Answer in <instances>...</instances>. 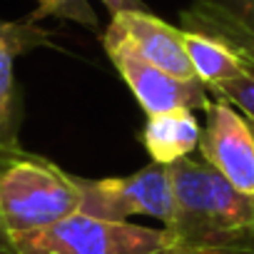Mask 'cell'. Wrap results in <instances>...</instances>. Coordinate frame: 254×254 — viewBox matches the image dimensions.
<instances>
[{
    "mask_svg": "<svg viewBox=\"0 0 254 254\" xmlns=\"http://www.w3.org/2000/svg\"><path fill=\"white\" fill-rule=\"evenodd\" d=\"M172 185V244L192 254H254V194L229 185L202 157L165 165Z\"/></svg>",
    "mask_w": 254,
    "mask_h": 254,
    "instance_id": "1",
    "label": "cell"
},
{
    "mask_svg": "<svg viewBox=\"0 0 254 254\" xmlns=\"http://www.w3.org/2000/svg\"><path fill=\"white\" fill-rule=\"evenodd\" d=\"M0 209L13 237L55 224L80 212L77 175L20 142L0 145Z\"/></svg>",
    "mask_w": 254,
    "mask_h": 254,
    "instance_id": "2",
    "label": "cell"
},
{
    "mask_svg": "<svg viewBox=\"0 0 254 254\" xmlns=\"http://www.w3.org/2000/svg\"><path fill=\"white\" fill-rule=\"evenodd\" d=\"M15 254H160L172 247L167 229L75 212L55 224L13 237Z\"/></svg>",
    "mask_w": 254,
    "mask_h": 254,
    "instance_id": "3",
    "label": "cell"
},
{
    "mask_svg": "<svg viewBox=\"0 0 254 254\" xmlns=\"http://www.w3.org/2000/svg\"><path fill=\"white\" fill-rule=\"evenodd\" d=\"M80 212L127 222L132 214L160 219L165 227L172 222V185L165 165L150 162L125 177L87 180L77 175Z\"/></svg>",
    "mask_w": 254,
    "mask_h": 254,
    "instance_id": "4",
    "label": "cell"
},
{
    "mask_svg": "<svg viewBox=\"0 0 254 254\" xmlns=\"http://www.w3.org/2000/svg\"><path fill=\"white\" fill-rule=\"evenodd\" d=\"M105 53L110 63L117 67L120 77L127 82V87L132 90L135 100L145 110V115H160L170 110H207L212 102V95L204 82L197 77H177L145 58H140L130 45H125L122 40L102 35Z\"/></svg>",
    "mask_w": 254,
    "mask_h": 254,
    "instance_id": "5",
    "label": "cell"
},
{
    "mask_svg": "<svg viewBox=\"0 0 254 254\" xmlns=\"http://www.w3.org/2000/svg\"><path fill=\"white\" fill-rule=\"evenodd\" d=\"M197 150L229 185L254 194V127L232 102L214 97L207 105Z\"/></svg>",
    "mask_w": 254,
    "mask_h": 254,
    "instance_id": "6",
    "label": "cell"
},
{
    "mask_svg": "<svg viewBox=\"0 0 254 254\" xmlns=\"http://www.w3.org/2000/svg\"><path fill=\"white\" fill-rule=\"evenodd\" d=\"M105 35L122 40L140 58L177 77H194L185 50V30L160 20L147 10H125L112 15Z\"/></svg>",
    "mask_w": 254,
    "mask_h": 254,
    "instance_id": "7",
    "label": "cell"
},
{
    "mask_svg": "<svg viewBox=\"0 0 254 254\" xmlns=\"http://www.w3.org/2000/svg\"><path fill=\"white\" fill-rule=\"evenodd\" d=\"M53 45L50 33L25 20H0V145L18 142L23 97L15 80V60L35 48Z\"/></svg>",
    "mask_w": 254,
    "mask_h": 254,
    "instance_id": "8",
    "label": "cell"
},
{
    "mask_svg": "<svg viewBox=\"0 0 254 254\" xmlns=\"http://www.w3.org/2000/svg\"><path fill=\"white\" fill-rule=\"evenodd\" d=\"M182 30L209 35L254 65V0H192L182 13Z\"/></svg>",
    "mask_w": 254,
    "mask_h": 254,
    "instance_id": "9",
    "label": "cell"
},
{
    "mask_svg": "<svg viewBox=\"0 0 254 254\" xmlns=\"http://www.w3.org/2000/svg\"><path fill=\"white\" fill-rule=\"evenodd\" d=\"M199 135L202 125L192 110H170L147 117L140 140L152 162L172 165L177 160L192 157V152L199 147Z\"/></svg>",
    "mask_w": 254,
    "mask_h": 254,
    "instance_id": "10",
    "label": "cell"
},
{
    "mask_svg": "<svg viewBox=\"0 0 254 254\" xmlns=\"http://www.w3.org/2000/svg\"><path fill=\"white\" fill-rule=\"evenodd\" d=\"M185 50H187L190 65L194 70V77L199 82H204L209 92L244 72L242 58L229 45H224L209 35L185 30Z\"/></svg>",
    "mask_w": 254,
    "mask_h": 254,
    "instance_id": "11",
    "label": "cell"
},
{
    "mask_svg": "<svg viewBox=\"0 0 254 254\" xmlns=\"http://www.w3.org/2000/svg\"><path fill=\"white\" fill-rule=\"evenodd\" d=\"M43 18H65L90 30H97V15L87 0H38V8L28 15V20L38 23Z\"/></svg>",
    "mask_w": 254,
    "mask_h": 254,
    "instance_id": "12",
    "label": "cell"
},
{
    "mask_svg": "<svg viewBox=\"0 0 254 254\" xmlns=\"http://www.w3.org/2000/svg\"><path fill=\"white\" fill-rule=\"evenodd\" d=\"M209 95L214 97H222L227 102H232L254 127V65H247L244 63V72L219 87H214Z\"/></svg>",
    "mask_w": 254,
    "mask_h": 254,
    "instance_id": "13",
    "label": "cell"
},
{
    "mask_svg": "<svg viewBox=\"0 0 254 254\" xmlns=\"http://www.w3.org/2000/svg\"><path fill=\"white\" fill-rule=\"evenodd\" d=\"M100 3L110 10V15H117L125 10H145L142 0H100Z\"/></svg>",
    "mask_w": 254,
    "mask_h": 254,
    "instance_id": "14",
    "label": "cell"
},
{
    "mask_svg": "<svg viewBox=\"0 0 254 254\" xmlns=\"http://www.w3.org/2000/svg\"><path fill=\"white\" fill-rule=\"evenodd\" d=\"M0 254H15V244H13V234L3 219V209H0Z\"/></svg>",
    "mask_w": 254,
    "mask_h": 254,
    "instance_id": "15",
    "label": "cell"
},
{
    "mask_svg": "<svg viewBox=\"0 0 254 254\" xmlns=\"http://www.w3.org/2000/svg\"><path fill=\"white\" fill-rule=\"evenodd\" d=\"M160 254H192V252H187V249H180V247H175V244H172V247L162 249Z\"/></svg>",
    "mask_w": 254,
    "mask_h": 254,
    "instance_id": "16",
    "label": "cell"
}]
</instances>
